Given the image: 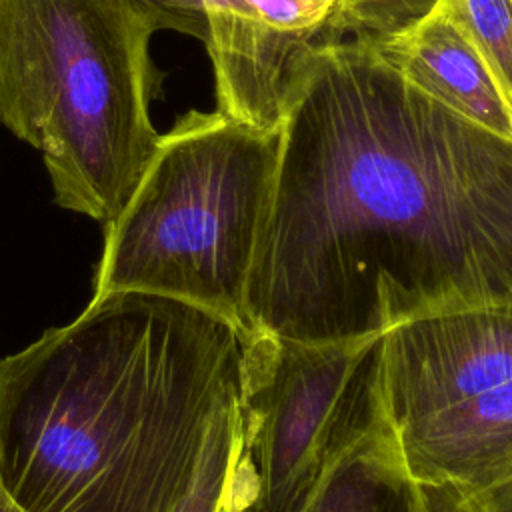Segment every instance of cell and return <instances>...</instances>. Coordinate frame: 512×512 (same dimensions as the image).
<instances>
[{
    "label": "cell",
    "mask_w": 512,
    "mask_h": 512,
    "mask_svg": "<svg viewBox=\"0 0 512 512\" xmlns=\"http://www.w3.org/2000/svg\"><path fill=\"white\" fill-rule=\"evenodd\" d=\"M512 300V140L448 110L366 38L296 60L246 296L248 330L308 340Z\"/></svg>",
    "instance_id": "6da1fadb"
},
{
    "label": "cell",
    "mask_w": 512,
    "mask_h": 512,
    "mask_svg": "<svg viewBox=\"0 0 512 512\" xmlns=\"http://www.w3.org/2000/svg\"><path fill=\"white\" fill-rule=\"evenodd\" d=\"M242 334L142 292L92 296L0 360V480L24 512H178L240 392Z\"/></svg>",
    "instance_id": "7a4b0ae2"
},
{
    "label": "cell",
    "mask_w": 512,
    "mask_h": 512,
    "mask_svg": "<svg viewBox=\"0 0 512 512\" xmlns=\"http://www.w3.org/2000/svg\"><path fill=\"white\" fill-rule=\"evenodd\" d=\"M154 32L128 0H0V124L42 154L60 208L104 226L158 148Z\"/></svg>",
    "instance_id": "3957f363"
},
{
    "label": "cell",
    "mask_w": 512,
    "mask_h": 512,
    "mask_svg": "<svg viewBox=\"0 0 512 512\" xmlns=\"http://www.w3.org/2000/svg\"><path fill=\"white\" fill-rule=\"evenodd\" d=\"M278 162V128L190 110L160 134L132 198L104 226L94 296L172 298L248 330L246 296Z\"/></svg>",
    "instance_id": "277c9868"
},
{
    "label": "cell",
    "mask_w": 512,
    "mask_h": 512,
    "mask_svg": "<svg viewBox=\"0 0 512 512\" xmlns=\"http://www.w3.org/2000/svg\"><path fill=\"white\" fill-rule=\"evenodd\" d=\"M380 406L414 482L486 492L512 478V300L382 334Z\"/></svg>",
    "instance_id": "5b68a950"
},
{
    "label": "cell",
    "mask_w": 512,
    "mask_h": 512,
    "mask_svg": "<svg viewBox=\"0 0 512 512\" xmlns=\"http://www.w3.org/2000/svg\"><path fill=\"white\" fill-rule=\"evenodd\" d=\"M380 340L242 334L240 442L264 512H292L348 446L384 422Z\"/></svg>",
    "instance_id": "8992f818"
},
{
    "label": "cell",
    "mask_w": 512,
    "mask_h": 512,
    "mask_svg": "<svg viewBox=\"0 0 512 512\" xmlns=\"http://www.w3.org/2000/svg\"><path fill=\"white\" fill-rule=\"evenodd\" d=\"M366 40L418 90L486 132L512 140L508 102L468 34L440 4L394 34Z\"/></svg>",
    "instance_id": "52a82bcc"
},
{
    "label": "cell",
    "mask_w": 512,
    "mask_h": 512,
    "mask_svg": "<svg viewBox=\"0 0 512 512\" xmlns=\"http://www.w3.org/2000/svg\"><path fill=\"white\" fill-rule=\"evenodd\" d=\"M292 512H424L386 422L348 446Z\"/></svg>",
    "instance_id": "ba28073f"
},
{
    "label": "cell",
    "mask_w": 512,
    "mask_h": 512,
    "mask_svg": "<svg viewBox=\"0 0 512 512\" xmlns=\"http://www.w3.org/2000/svg\"><path fill=\"white\" fill-rule=\"evenodd\" d=\"M468 34L512 110V0H438Z\"/></svg>",
    "instance_id": "9c48e42d"
},
{
    "label": "cell",
    "mask_w": 512,
    "mask_h": 512,
    "mask_svg": "<svg viewBox=\"0 0 512 512\" xmlns=\"http://www.w3.org/2000/svg\"><path fill=\"white\" fill-rule=\"evenodd\" d=\"M238 394L226 400L214 414L194 480L178 512H218L240 440Z\"/></svg>",
    "instance_id": "30bf717a"
},
{
    "label": "cell",
    "mask_w": 512,
    "mask_h": 512,
    "mask_svg": "<svg viewBox=\"0 0 512 512\" xmlns=\"http://www.w3.org/2000/svg\"><path fill=\"white\" fill-rule=\"evenodd\" d=\"M140 10L154 30H174L208 42L210 22L244 20L252 16L246 0H128Z\"/></svg>",
    "instance_id": "8fae6325"
},
{
    "label": "cell",
    "mask_w": 512,
    "mask_h": 512,
    "mask_svg": "<svg viewBox=\"0 0 512 512\" xmlns=\"http://www.w3.org/2000/svg\"><path fill=\"white\" fill-rule=\"evenodd\" d=\"M438 0H344L342 34L356 38H382L394 34L424 14Z\"/></svg>",
    "instance_id": "7c38bea8"
},
{
    "label": "cell",
    "mask_w": 512,
    "mask_h": 512,
    "mask_svg": "<svg viewBox=\"0 0 512 512\" xmlns=\"http://www.w3.org/2000/svg\"><path fill=\"white\" fill-rule=\"evenodd\" d=\"M218 512H264L258 502L254 472L242 450L240 440Z\"/></svg>",
    "instance_id": "4fadbf2b"
},
{
    "label": "cell",
    "mask_w": 512,
    "mask_h": 512,
    "mask_svg": "<svg viewBox=\"0 0 512 512\" xmlns=\"http://www.w3.org/2000/svg\"><path fill=\"white\" fill-rule=\"evenodd\" d=\"M424 512H490L484 494L456 484H418Z\"/></svg>",
    "instance_id": "5bb4252c"
},
{
    "label": "cell",
    "mask_w": 512,
    "mask_h": 512,
    "mask_svg": "<svg viewBox=\"0 0 512 512\" xmlns=\"http://www.w3.org/2000/svg\"><path fill=\"white\" fill-rule=\"evenodd\" d=\"M482 494L490 512H512V478Z\"/></svg>",
    "instance_id": "9a60e30c"
},
{
    "label": "cell",
    "mask_w": 512,
    "mask_h": 512,
    "mask_svg": "<svg viewBox=\"0 0 512 512\" xmlns=\"http://www.w3.org/2000/svg\"><path fill=\"white\" fill-rule=\"evenodd\" d=\"M0 512H24V510L16 504V500L8 494V490H6L4 484H2V480H0Z\"/></svg>",
    "instance_id": "2e32d148"
}]
</instances>
